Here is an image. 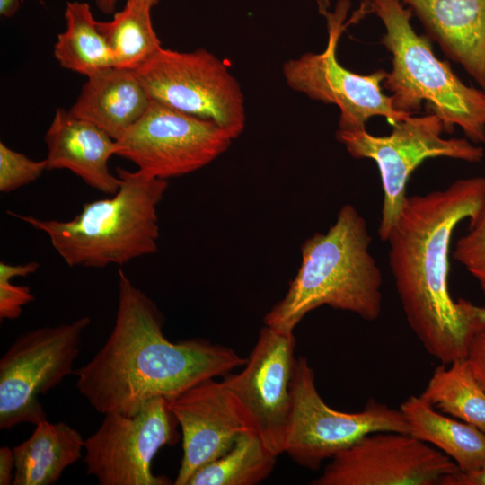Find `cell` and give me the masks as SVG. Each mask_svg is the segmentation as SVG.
I'll return each mask as SVG.
<instances>
[{"label": "cell", "instance_id": "obj_23", "mask_svg": "<svg viewBox=\"0 0 485 485\" xmlns=\"http://www.w3.org/2000/svg\"><path fill=\"white\" fill-rule=\"evenodd\" d=\"M421 395L438 411L485 434V391L466 359L436 367Z\"/></svg>", "mask_w": 485, "mask_h": 485}, {"label": "cell", "instance_id": "obj_17", "mask_svg": "<svg viewBox=\"0 0 485 485\" xmlns=\"http://www.w3.org/2000/svg\"><path fill=\"white\" fill-rule=\"evenodd\" d=\"M44 140L47 171L66 169L94 190L110 195L118 191L121 181L108 166L116 154V143L105 131L59 108Z\"/></svg>", "mask_w": 485, "mask_h": 485}, {"label": "cell", "instance_id": "obj_22", "mask_svg": "<svg viewBox=\"0 0 485 485\" xmlns=\"http://www.w3.org/2000/svg\"><path fill=\"white\" fill-rule=\"evenodd\" d=\"M64 15L66 30L58 34L53 51L59 65L86 77L113 66L110 50L89 4L67 2Z\"/></svg>", "mask_w": 485, "mask_h": 485}, {"label": "cell", "instance_id": "obj_6", "mask_svg": "<svg viewBox=\"0 0 485 485\" xmlns=\"http://www.w3.org/2000/svg\"><path fill=\"white\" fill-rule=\"evenodd\" d=\"M441 119L433 113L409 116L392 124L387 136L363 130H340L336 138L357 159H371L379 170L384 200L378 236L385 242L407 198L406 187L412 172L427 159L446 157L479 163L484 149L465 138H445Z\"/></svg>", "mask_w": 485, "mask_h": 485}, {"label": "cell", "instance_id": "obj_5", "mask_svg": "<svg viewBox=\"0 0 485 485\" xmlns=\"http://www.w3.org/2000/svg\"><path fill=\"white\" fill-rule=\"evenodd\" d=\"M369 6L383 22L381 44L392 56L383 87L394 109L413 115L424 102L445 132L458 126L468 140L485 144V91L466 85L436 57L429 38L414 31L412 12L401 0H370Z\"/></svg>", "mask_w": 485, "mask_h": 485}, {"label": "cell", "instance_id": "obj_16", "mask_svg": "<svg viewBox=\"0 0 485 485\" xmlns=\"http://www.w3.org/2000/svg\"><path fill=\"white\" fill-rule=\"evenodd\" d=\"M429 40L485 91V0H401Z\"/></svg>", "mask_w": 485, "mask_h": 485}, {"label": "cell", "instance_id": "obj_24", "mask_svg": "<svg viewBox=\"0 0 485 485\" xmlns=\"http://www.w3.org/2000/svg\"><path fill=\"white\" fill-rule=\"evenodd\" d=\"M277 457L255 432H247L226 453L196 471L188 485L259 484L271 473Z\"/></svg>", "mask_w": 485, "mask_h": 485}, {"label": "cell", "instance_id": "obj_13", "mask_svg": "<svg viewBox=\"0 0 485 485\" xmlns=\"http://www.w3.org/2000/svg\"><path fill=\"white\" fill-rule=\"evenodd\" d=\"M459 471L447 455L409 433L367 434L335 454L313 485H439Z\"/></svg>", "mask_w": 485, "mask_h": 485}, {"label": "cell", "instance_id": "obj_26", "mask_svg": "<svg viewBox=\"0 0 485 485\" xmlns=\"http://www.w3.org/2000/svg\"><path fill=\"white\" fill-rule=\"evenodd\" d=\"M46 160L34 161L0 143V192L10 193L39 179Z\"/></svg>", "mask_w": 485, "mask_h": 485}, {"label": "cell", "instance_id": "obj_32", "mask_svg": "<svg viewBox=\"0 0 485 485\" xmlns=\"http://www.w3.org/2000/svg\"><path fill=\"white\" fill-rule=\"evenodd\" d=\"M119 0H95V4L101 13L106 14L114 13L117 3Z\"/></svg>", "mask_w": 485, "mask_h": 485}, {"label": "cell", "instance_id": "obj_10", "mask_svg": "<svg viewBox=\"0 0 485 485\" xmlns=\"http://www.w3.org/2000/svg\"><path fill=\"white\" fill-rule=\"evenodd\" d=\"M321 9L327 20L326 48L321 53L308 52L284 63L283 75L288 86L313 100L338 106L340 130L366 129L368 120L376 116L392 124L411 116L395 110L391 96L384 93L385 70L360 75L340 64L337 48L349 2L340 0L333 13Z\"/></svg>", "mask_w": 485, "mask_h": 485}, {"label": "cell", "instance_id": "obj_3", "mask_svg": "<svg viewBox=\"0 0 485 485\" xmlns=\"http://www.w3.org/2000/svg\"><path fill=\"white\" fill-rule=\"evenodd\" d=\"M371 236L357 208L343 205L325 233H316L301 246L302 260L284 297L264 316V324L293 333L303 318L318 307L379 318L383 276L369 251Z\"/></svg>", "mask_w": 485, "mask_h": 485}, {"label": "cell", "instance_id": "obj_21", "mask_svg": "<svg viewBox=\"0 0 485 485\" xmlns=\"http://www.w3.org/2000/svg\"><path fill=\"white\" fill-rule=\"evenodd\" d=\"M152 7L141 0H127L109 22H97L114 67L136 71L162 48L151 21Z\"/></svg>", "mask_w": 485, "mask_h": 485}, {"label": "cell", "instance_id": "obj_4", "mask_svg": "<svg viewBox=\"0 0 485 485\" xmlns=\"http://www.w3.org/2000/svg\"><path fill=\"white\" fill-rule=\"evenodd\" d=\"M121 182L110 198L84 203L73 219H40L7 213L46 234L69 267L124 265L157 251V207L168 188L166 180L141 170L116 168Z\"/></svg>", "mask_w": 485, "mask_h": 485}, {"label": "cell", "instance_id": "obj_18", "mask_svg": "<svg viewBox=\"0 0 485 485\" xmlns=\"http://www.w3.org/2000/svg\"><path fill=\"white\" fill-rule=\"evenodd\" d=\"M151 101L136 71L110 66L87 76L68 111L116 140L145 114Z\"/></svg>", "mask_w": 485, "mask_h": 485}, {"label": "cell", "instance_id": "obj_31", "mask_svg": "<svg viewBox=\"0 0 485 485\" xmlns=\"http://www.w3.org/2000/svg\"><path fill=\"white\" fill-rule=\"evenodd\" d=\"M20 7V0H0V14L10 18L15 14Z\"/></svg>", "mask_w": 485, "mask_h": 485}, {"label": "cell", "instance_id": "obj_33", "mask_svg": "<svg viewBox=\"0 0 485 485\" xmlns=\"http://www.w3.org/2000/svg\"><path fill=\"white\" fill-rule=\"evenodd\" d=\"M142 2H144L145 4H148L150 7H154V5H156L159 2V0H141Z\"/></svg>", "mask_w": 485, "mask_h": 485}, {"label": "cell", "instance_id": "obj_2", "mask_svg": "<svg viewBox=\"0 0 485 485\" xmlns=\"http://www.w3.org/2000/svg\"><path fill=\"white\" fill-rule=\"evenodd\" d=\"M163 325L156 304L119 269L112 331L93 358L75 371L77 390L96 411L133 416L155 397L170 401L247 361L204 339L173 343Z\"/></svg>", "mask_w": 485, "mask_h": 485}, {"label": "cell", "instance_id": "obj_29", "mask_svg": "<svg viewBox=\"0 0 485 485\" xmlns=\"http://www.w3.org/2000/svg\"><path fill=\"white\" fill-rule=\"evenodd\" d=\"M439 485H485V465L481 468L445 476Z\"/></svg>", "mask_w": 485, "mask_h": 485}, {"label": "cell", "instance_id": "obj_15", "mask_svg": "<svg viewBox=\"0 0 485 485\" xmlns=\"http://www.w3.org/2000/svg\"><path fill=\"white\" fill-rule=\"evenodd\" d=\"M168 406L182 433L175 485H188L196 471L226 453L242 434L254 432L223 380L205 379L168 401Z\"/></svg>", "mask_w": 485, "mask_h": 485}, {"label": "cell", "instance_id": "obj_8", "mask_svg": "<svg viewBox=\"0 0 485 485\" xmlns=\"http://www.w3.org/2000/svg\"><path fill=\"white\" fill-rule=\"evenodd\" d=\"M136 73L152 101L211 120L234 138L243 131L242 88L225 63L207 50L162 48Z\"/></svg>", "mask_w": 485, "mask_h": 485}, {"label": "cell", "instance_id": "obj_1", "mask_svg": "<svg viewBox=\"0 0 485 485\" xmlns=\"http://www.w3.org/2000/svg\"><path fill=\"white\" fill-rule=\"evenodd\" d=\"M484 205L485 176L407 196L385 241L406 321L427 352L444 365L466 359L473 339L485 328V307L454 300L448 287L454 231Z\"/></svg>", "mask_w": 485, "mask_h": 485}, {"label": "cell", "instance_id": "obj_25", "mask_svg": "<svg viewBox=\"0 0 485 485\" xmlns=\"http://www.w3.org/2000/svg\"><path fill=\"white\" fill-rule=\"evenodd\" d=\"M453 258L475 278L485 295V205L469 220V230L456 242Z\"/></svg>", "mask_w": 485, "mask_h": 485}, {"label": "cell", "instance_id": "obj_30", "mask_svg": "<svg viewBox=\"0 0 485 485\" xmlns=\"http://www.w3.org/2000/svg\"><path fill=\"white\" fill-rule=\"evenodd\" d=\"M15 457L13 449L4 445L0 448V484L10 485L13 482Z\"/></svg>", "mask_w": 485, "mask_h": 485}, {"label": "cell", "instance_id": "obj_14", "mask_svg": "<svg viewBox=\"0 0 485 485\" xmlns=\"http://www.w3.org/2000/svg\"><path fill=\"white\" fill-rule=\"evenodd\" d=\"M294 333L264 325L242 370L223 381L265 447L279 455L291 411L295 357Z\"/></svg>", "mask_w": 485, "mask_h": 485}, {"label": "cell", "instance_id": "obj_19", "mask_svg": "<svg viewBox=\"0 0 485 485\" xmlns=\"http://www.w3.org/2000/svg\"><path fill=\"white\" fill-rule=\"evenodd\" d=\"M400 410L409 434L447 455L459 471L485 465V434L475 427L438 411L421 394L409 396Z\"/></svg>", "mask_w": 485, "mask_h": 485}, {"label": "cell", "instance_id": "obj_28", "mask_svg": "<svg viewBox=\"0 0 485 485\" xmlns=\"http://www.w3.org/2000/svg\"><path fill=\"white\" fill-rule=\"evenodd\" d=\"M466 360L475 378L485 391V328L473 339Z\"/></svg>", "mask_w": 485, "mask_h": 485}, {"label": "cell", "instance_id": "obj_27", "mask_svg": "<svg viewBox=\"0 0 485 485\" xmlns=\"http://www.w3.org/2000/svg\"><path fill=\"white\" fill-rule=\"evenodd\" d=\"M12 278L0 275V319L13 320L20 317L22 307L35 297L28 286L12 283Z\"/></svg>", "mask_w": 485, "mask_h": 485}, {"label": "cell", "instance_id": "obj_12", "mask_svg": "<svg viewBox=\"0 0 485 485\" xmlns=\"http://www.w3.org/2000/svg\"><path fill=\"white\" fill-rule=\"evenodd\" d=\"M178 422L168 400L155 397L133 416L112 412L84 439L86 472L100 485H167L171 481L154 475L151 463L164 445L179 439Z\"/></svg>", "mask_w": 485, "mask_h": 485}, {"label": "cell", "instance_id": "obj_11", "mask_svg": "<svg viewBox=\"0 0 485 485\" xmlns=\"http://www.w3.org/2000/svg\"><path fill=\"white\" fill-rule=\"evenodd\" d=\"M234 138L216 123L155 101L115 140L116 154L155 178L180 177L207 165Z\"/></svg>", "mask_w": 485, "mask_h": 485}, {"label": "cell", "instance_id": "obj_9", "mask_svg": "<svg viewBox=\"0 0 485 485\" xmlns=\"http://www.w3.org/2000/svg\"><path fill=\"white\" fill-rule=\"evenodd\" d=\"M89 316L18 337L0 359V428L47 419L39 396L74 373Z\"/></svg>", "mask_w": 485, "mask_h": 485}, {"label": "cell", "instance_id": "obj_20", "mask_svg": "<svg viewBox=\"0 0 485 485\" xmlns=\"http://www.w3.org/2000/svg\"><path fill=\"white\" fill-rule=\"evenodd\" d=\"M84 439L65 422L47 419L35 425L31 436L14 446L13 485H51L82 456Z\"/></svg>", "mask_w": 485, "mask_h": 485}, {"label": "cell", "instance_id": "obj_7", "mask_svg": "<svg viewBox=\"0 0 485 485\" xmlns=\"http://www.w3.org/2000/svg\"><path fill=\"white\" fill-rule=\"evenodd\" d=\"M291 401L284 453L310 470H318L322 462L367 434L409 433V425L400 409L374 399L359 411L331 408L318 392L314 372L303 357L295 359Z\"/></svg>", "mask_w": 485, "mask_h": 485}]
</instances>
